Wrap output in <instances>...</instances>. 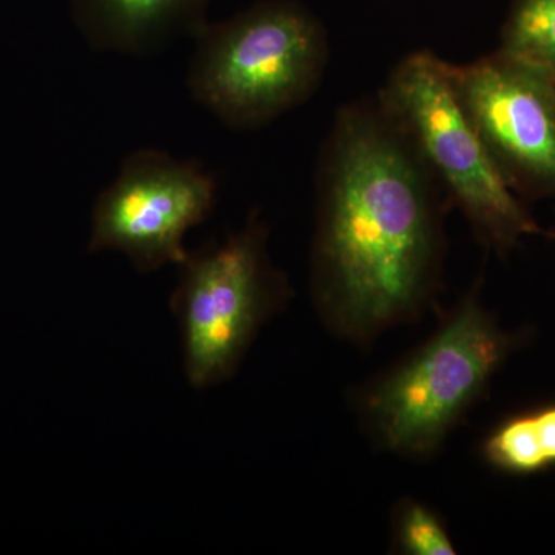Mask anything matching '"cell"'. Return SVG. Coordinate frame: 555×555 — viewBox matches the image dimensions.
I'll use <instances>...</instances> for the list:
<instances>
[{
  "label": "cell",
  "instance_id": "1",
  "mask_svg": "<svg viewBox=\"0 0 555 555\" xmlns=\"http://www.w3.org/2000/svg\"><path fill=\"white\" fill-rule=\"evenodd\" d=\"M317 179L313 301L335 334L374 338L436 288L440 185L377 100L339 109Z\"/></svg>",
  "mask_w": 555,
  "mask_h": 555
},
{
  "label": "cell",
  "instance_id": "2",
  "mask_svg": "<svg viewBox=\"0 0 555 555\" xmlns=\"http://www.w3.org/2000/svg\"><path fill=\"white\" fill-rule=\"evenodd\" d=\"M195 40L193 100L233 130L259 129L309 100L328 60L326 30L297 0H262Z\"/></svg>",
  "mask_w": 555,
  "mask_h": 555
},
{
  "label": "cell",
  "instance_id": "3",
  "mask_svg": "<svg viewBox=\"0 0 555 555\" xmlns=\"http://www.w3.org/2000/svg\"><path fill=\"white\" fill-rule=\"evenodd\" d=\"M377 101L485 244L507 251L525 236L543 232L467 118L447 61L433 51L409 54L390 73Z\"/></svg>",
  "mask_w": 555,
  "mask_h": 555
},
{
  "label": "cell",
  "instance_id": "4",
  "mask_svg": "<svg viewBox=\"0 0 555 555\" xmlns=\"http://www.w3.org/2000/svg\"><path fill=\"white\" fill-rule=\"evenodd\" d=\"M513 346L514 338L467 295L425 345L364 390L361 415L389 451L433 455Z\"/></svg>",
  "mask_w": 555,
  "mask_h": 555
},
{
  "label": "cell",
  "instance_id": "5",
  "mask_svg": "<svg viewBox=\"0 0 555 555\" xmlns=\"http://www.w3.org/2000/svg\"><path fill=\"white\" fill-rule=\"evenodd\" d=\"M178 268L170 309L185 378L206 389L235 375L259 328L286 306L291 287L270 261L268 228L258 214L221 244L189 250Z\"/></svg>",
  "mask_w": 555,
  "mask_h": 555
},
{
  "label": "cell",
  "instance_id": "6",
  "mask_svg": "<svg viewBox=\"0 0 555 555\" xmlns=\"http://www.w3.org/2000/svg\"><path fill=\"white\" fill-rule=\"evenodd\" d=\"M217 203V182L196 160L142 149L124 159L91 215L89 251H119L141 272L179 266L185 236Z\"/></svg>",
  "mask_w": 555,
  "mask_h": 555
},
{
  "label": "cell",
  "instance_id": "7",
  "mask_svg": "<svg viewBox=\"0 0 555 555\" xmlns=\"http://www.w3.org/2000/svg\"><path fill=\"white\" fill-rule=\"evenodd\" d=\"M449 79L486 150L514 192L555 198V80L495 51Z\"/></svg>",
  "mask_w": 555,
  "mask_h": 555
},
{
  "label": "cell",
  "instance_id": "8",
  "mask_svg": "<svg viewBox=\"0 0 555 555\" xmlns=\"http://www.w3.org/2000/svg\"><path fill=\"white\" fill-rule=\"evenodd\" d=\"M69 16L94 50L147 56L207 24L210 0H67Z\"/></svg>",
  "mask_w": 555,
  "mask_h": 555
},
{
  "label": "cell",
  "instance_id": "9",
  "mask_svg": "<svg viewBox=\"0 0 555 555\" xmlns=\"http://www.w3.org/2000/svg\"><path fill=\"white\" fill-rule=\"evenodd\" d=\"M496 51L555 80V0H514Z\"/></svg>",
  "mask_w": 555,
  "mask_h": 555
},
{
  "label": "cell",
  "instance_id": "10",
  "mask_svg": "<svg viewBox=\"0 0 555 555\" xmlns=\"http://www.w3.org/2000/svg\"><path fill=\"white\" fill-rule=\"evenodd\" d=\"M483 456L489 465L513 476H532L547 469L531 412L509 416L486 437Z\"/></svg>",
  "mask_w": 555,
  "mask_h": 555
},
{
  "label": "cell",
  "instance_id": "11",
  "mask_svg": "<svg viewBox=\"0 0 555 555\" xmlns=\"http://www.w3.org/2000/svg\"><path fill=\"white\" fill-rule=\"evenodd\" d=\"M397 547L411 555H454L447 526L433 509L423 503L406 500L397 507L393 521Z\"/></svg>",
  "mask_w": 555,
  "mask_h": 555
},
{
  "label": "cell",
  "instance_id": "12",
  "mask_svg": "<svg viewBox=\"0 0 555 555\" xmlns=\"http://www.w3.org/2000/svg\"><path fill=\"white\" fill-rule=\"evenodd\" d=\"M547 466H555V403L532 411Z\"/></svg>",
  "mask_w": 555,
  "mask_h": 555
}]
</instances>
